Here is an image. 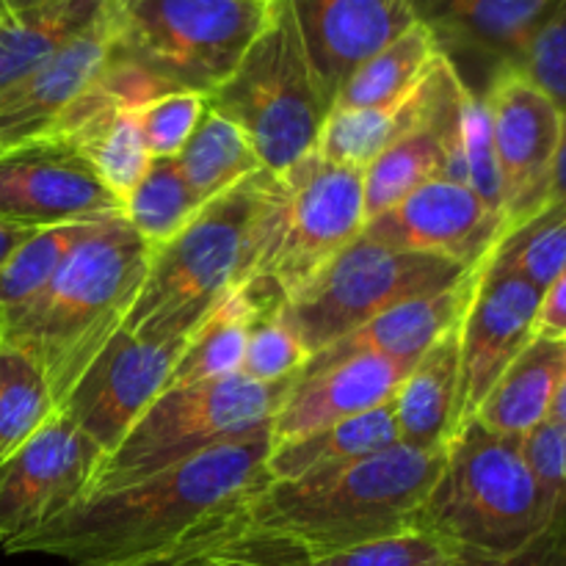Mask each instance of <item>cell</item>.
<instances>
[{"mask_svg": "<svg viewBox=\"0 0 566 566\" xmlns=\"http://www.w3.org/2000/svg\"><path fill=\"white\" fill-rule=\"evenodd\" d=\"M562 520L553 517L514 437L468 420L448 440L418 531L459 558H501L523 551Z\"/></svg>", "mask_w": 566, "mask_h": 566, "instance_id": "cell-5", "label": "cell"}, {"mask_svg": "<svg viewBox=\"0 0 566 566\" xmlns=\"http://www.w3.org/2000/svg\"><path fill=\"white\" fill-rule=\"evenodd\" d=\"M547 420H553V423H562V426H566V365H564L562 381H558L556 398H553L551 418H547Z\"/></svg>", "mask_w": 566, "mask_h": 566, "instance_id": "cell-44", "label": "cell"}, {"mask_svg": "<svg viewBox=\"0 0 566 566\" xmlns=\"http://www.w3.org/2000/svg\"><path fill=\"white\" fill-rule=\"evenodd\" d=\"M33 227H22V224H11V221H0V265L11 258L17 247L28 241L33 235Z\"/></svg>", "mask_w": 566, "mask_h": 566, "instance_id": "cell-42", "label": "cell"}, {"mask_svg": "<svg viewBox=\"0 0 566 566\" xmlns=\"http://www.w3.org/2000/svg\"><path fill=\"white\" fill-rule=\"evenodd\" d=\"M208 97L193 92H169L138 105V130L149 158H177L197 130Z\"/></svg>", "mask_w": 566, "mask_h": 566, "instance_id": "cell-36", "label": "cell"}, {"mask_svg": "<svg viewBox=\"0 0 566 566\" xmlns=\"http://www.w3.org/2000/svg\"><path fill=\"white\" fill-rule=\"evenodd\" d=\"M506 232V219L464 182L434 180L415 188L365 224L363 235L401 252L440 258L479 269Z\"/></svg>", "mask_w": 566, "mask_h": 566, "instance_id": "cell-16", "label": "cell"}, {"mask_svg": "<svg viewBox=\"0 0 566 566\" xmlns=\"http://www.w3.org/2000/svg\"><path fill=\"white\" fill-rule=\"evenodd\" d=\"M551 199L566 205V108H564V127H562V144H558L556 166H553L551 180Z\"/></svg>", "mask_w": 566, "mask_h": 566, "instance_id": "cell-43", "label": "cell"}, {"mask_svg": "<svg viewBox=\"0 0 566 566\" xmlns=\"http://www.w3.org/2000/svg\"><path fill=\"white\" fill-rule=\"evenodd\" d=\"M481 97L490 111L509 230L551 199L564 111L517 66L497 72Z\"/></svg>", "mask_w": 566, "mask_h": 566, "instance_id": "cell-11", "label": "cell"}, {"mask_svg": "<svg viewBox=\"0 0 566 566\" xmlns=\"http://www.w3.org/2000/svg\"><path fill=\"white\" fill-rule=\"evenodd\" d=\"M453 566H566V520L547 528L523 551L501 558H457Z\"/></svg>", "mask_w": 566, "mask_h": 566, "instance_id": "cell-40", "label": "cell"}, {"mask_svg": "<svg viewBox=\"0 0 566 566\" xmlns=\"http://www.w3.org/2000/svg\"><path fill=\"white\" fill-rule=\"evenodd\" d=\"M208 105L247 133L271 175L315 153L332 108L304 48L293 0L271 3L263 31L232 75L208 94Z\"/></svg>", "mask_w": 566, "mask_h": 566, "instance_id": "cell-6", "label": "cell"}, {"mask_svg": "<svg viewBox=\"0 0 566 566\" xmlns=\"http://www.w3.org/2000/svg\"><path fill=\"white\" fill-rule=\"evenodd\" d=\"M307 359V348L280 318V313L263 315L249 332L238 376L260 381V385H276V381L298 379Z\"/></svg>", "mask_w": 566, "mask_h": 566, "instance_id": "cell-35", "label": "cell"}, {"mask_svg": "<svg viewBox=\"0 0 566 566\" xmlns=\"http://www.w3.org/2000/svg\"><path fill=\"white\" fill-rule=\"evenodd\" d=\"M177 166L199 205H208L210 199L221 197L247 177L265 171L247 133L210 105L182 153L177 155Z\"/></svg>", "mask_w": 566, "mask_h": 566, "instance_id": "cell-28", "label": "cell"}, {"mask_svg": "<svg viewBox=\"0 0 566 566\" xmlns=\"http://www.w3.org/2000/svg\"><path fill=\"white\" fill-rule=\"evenodd\" d=\"M66 142L81 149L83 158L92 164L97 180L108 188L111 197L122 208L153 164L142 142L136 108L108 111V114L94 116L92 122L77 127Z\"/></svg>", "mask_w": 566, "mask_h": 566, "instance_id": "cell-30", "label": "cell"}, {"mask_svg": "<svg viewBox=\"0 0 566 566\" xmlns=\"http://www.w3.org/2000/svg\"><path fill=\"white\" fill-rule=\"evenodd\" d=\"M114 44V20L108 3H103L99 14L64 48L20 83L0 92V149L50 136L55 122L103 75Z\"/></svg>", "mask_w": 566, "mask_h": 566, "instance_id": "cell-18", "label": "cell"}, {"mask_svg": "<svg viewBox=\"0 0 566 566\" xmlns=\"http://www.w3.org/2000/svg\"><path fill=\"white\" fill-rule=\"evenodd\" d=\"M186 340H142L122 326L66 392L59 415L72 420L108 457L166 390Z\"/></svg>", "mask_w": 566, "mask_h": 566, "instance_id": "cell-12", "label": "cell"}, {"mask_svg": "<svg viewBox=\"0 0 566 566\" xmlns=\"http://www.w3.org/2000/svg\"><path fill=\"white\" fill-rule=\"evenodd\" d=\"M486 263L545 293L566 271V205L547 199L534 216L509 227Z\"/></svg>", "mask_w": 566, "mask_h": 566, "instance_id": "cell-31", "label": "cell"}, {"mask_svg": "<svg viewBox=\"0 0 566 566\" xmlns=\"http://www.w3.org/2000/svg\"><path fill=\"white\" fill-rule=\"evenodd\" d=\"M398 442L442 451L459 426V326L434 343L392 396Z\"/></svg>", "mask_w": 566, "mask_h": 566, "instance_id": "cell-22", "label": "cell"}, {"mask_svg": "<svg viewBox=\"0 0 566 566\" xmlns=\"http://www.w3.org/2000/svg\"><path fill=\"white\" fill-rule=\"evenodd\" d=\"M446 459L403 442L296 481H265L224 528L298 553H337L418 531L420 509Z\"/></svg>", "mask_w": 566, "mask_h": 566, "instance_id": "cell-2", "label": "cell"}, {"mask_svg": "<svg viewBox=\"0 0 566 566\" xmlns=\"http://www.w3.org/2000/svg\"><path fill=\"white\" fill-rule=\"evenodd\" d=\"M426 77L420 81V86L398 105L363 111L332 108L324 122V130H321L315 153L324 160H332V164L368 169L392 142H398V138L423 116Z\"/></svg>", "mask_w": 566, "mask_h": 566, "instance_id": "cell-29", "label": "cell"}, {"mask_svg": "<svg viewBox=\"0 0 566 566\" xmlns=\"http://www.w3.org/2000/svg\"><path fill=\"white\" fill-rule=\"evenodd\" d=\"M326 103L381 48L418 22L412 0H293Z\"/></svg>", "mask_w": 566, "mask_h": 566, "instance_id": "cell-19", "label": "cell"}, {"mask_svg": "<svg viewBox=\"0 0 566 566\" xmlns=\"http://www.w3.org/2000/svg\"><path fill=\"white\" fill-rule=\"evenodd\" d=\"M566 365V337L536 335L481 401L479 420L495 434L523 440L551 418L553 398Z\"/></svg>", "mask_w": 566, "mask_h": 566, "instance_id": "cell-23", "label": "cell"}, {"mask_svg": "<svg viewBox=\"0 0 566 566\" xmlns=\"http://www.w3.org/2000/svg\"><path fill=\"white\" fill-rule=\"evenodd\" d=\"M122 216L92 164L64 138H33L0 149V221L44 227Z\"/></svg>", "mask_w": 566, "mask_h": 566, "instance_id": "cell-14", "label": "cell"}, {"mask_svg": "<svg viewBox=\"0 0 566 566\" xmlns=\"http://www.w3.org/2000/svg\"><path fill=\"white\" fill-rule=\"evenodd\" d=\"M116 59L169 92L213 94L269 20L254 0H105Z\"/></svg>", "mask_w": 566, "mask_h": 566, "instance_id": "cell-9", "label": "cell"}, {"mask_svg": "<svg viewBox=\"0 0 566 566\" xmlns=\"http://www.w3.org/2000/svg\"><path fill=\"white\" fill-rule=\"evenodd\" d=\"M520 446L553 517L566 520V426L545 420L531 429Z\"/></svg>", "mask_w": 566, "mask_h": 566, "instance_id": "cell-38", "label": "cell"}, {"mask_svg": "<svg viewBox=\"0 0 566 566\" xmlns=\"http://www.w3.org/2000/svg\"><path fill=\"white\" fill-rule=\"evenodd\" d=\"M254 3H265V6H269V3H274V0H254Z\"/></svg>", "mask_w": 566, "mask_h": 566, "instance_id": "cell-45", "label": "cell"}, {"mask_svg": "<svg viewBox=\"0 0 566 566\" xmlns=\"http://www.w3.org/2000/svg\"><path fill=\"white\" fill-rule=\"evenodd\" d=\"M462 149H464V182L503 216V188L497 171L495 142H492L490 111L481 94H470L462 119ZM506 219V216H503Z\"/></svg>", "mask_w": 566, "mask_h": 566, "instance_id": "cell-37", "label": "cell"}, {"mask_svg": "<svg viewBox=\"0 0 566 566\" xmlns=\"http://www.w3.org/2000/svg\"><path fill=\"white\" fill-rule=\"evenodd\" d=\"M55 415L53 392L25 348L0 340V464Z\"/></svg>", "mask_w": 566, "mask_h": 566, "instance_id": "cell-32", "label": "cell"}, {"mask_svg": "<svg viewBox=\"0 0 566 566\" xmlns=\"http://www.w3.org/2000/svg\"><path fill=\"white\" fill-rule=\"evenodd\" d=\"M539 307V287L481 263L479 285L459 324V426L475 418L486 392L534 340Z\"/></svg>", "mask_w": 566, "mask_h": 566, "instance_id": "cell-15", "label": "cell"}, {"mask_svg": "<svg viewBox=\"0 0 566 566\" xmlns=\"http://www.w3.org/2000/svg\"><path fill=\"white\" fill-rule=\"evenodd\" d=\"M202 205L188 191L177 158H153L147 175L127 197L122 216L149 249L164 247L197 216Z\"/></svg>", "mask_w": 566, "mask_h": 566, "instance_id": "cell-33", "label": "cell"}, {"mask_svg": "<svg viewBox=\"0 0 566 566\" xmlns=\"http://www.w3.org/2000/svg\"><path fill=\"white\" fill-rule=\"evenodd\" d=\"M296 379L260 385L230 379L169 387L133 423L114 453L99 462L88 495L142 484L230 442L271 431V418ZM86 495V497H88Z\"/></svg>", "mask_w": 566, "mask_h": 566, "instance_id": "cell-8", "label": "cell"}, {"mask_svg": "<svg viewBox=\"0 0 566 566\" xmlns=\"http://www.w3.org/2000/svg\"><path fill=\"white\" fill-rule=\"evenodd\" d=\"M412 365L387 357H354L293 381L271 418V442H287L343 423L392 401Z\"/></svg>", "mask_w": 566, "mask_h": 566, "instance_id": "cell-20", "label": "cell"}, {"mask_svg": "<svg viewBox=\"0 0 566 566\" xmlns=\"http://www.w3.org/2000/svg\"><path fill=\"white\" fill-rule=\"evenodd\" d=\"M149 252L125 216H114L66 254L31 302L0 315V340L36 359L55 412L83 370L125 326L147 276Z\"/></svg>", "mask_w": 566, "mask_h": 566, "instance_id": "cell-3", "label": "cell"}, {"mask_svg": "<svg viewBox=\"0 0 566 566\" xmlns=\"http://www.w3.org/2000/svg\"><path fill=\"white\" fill-rule=\"evenodd\" d=\"M396 442L398 423L390 401L352 420L313 431V434L274 442L269 459H265V473L271 481H296L304 475L321 473V470L359 462V459L385 451Z\"/></svg>", "mask_w": 566, "mask_h": 566, "instance_id": "cell-24", "label": "cell"}, {"mask_svg": "<svg viewBox=\"0 0 566 566\" xmlns=\"http://www.w3.org/2000/svg\"><path fill=\"white\" fill-rule=\"evenodd\" d=\"M523 72L558 105L566 108V0H558L525 53Z\"/></svg>", "mask_w": 566, "mask_h": 566, "instance_id": "cell-39", "label": "cell"}, {"mask_svg": "<svg viewBox=\"0 0 566 566\" xmlns=\"http://www.w3.org/2000/svg\"><path fill=\"white\" fill-rule=\"evenodd\" d=\"M536 335L566 337V271L545 293H542Z\"/></svg>", "mask_w": 566, "mask_h": 566, "instance_id": "cell-41", "label": "cell"}, {"mask_svg": "<svg viewBox=\"0 0 566 566\" xmlns=\"http://www.w3.org/2000/svg\"><path fill=\"white\" fill-rule=\"evenodd\" d=\"M365 224V169L307 155L276 175L274 202L243 285L265 313H280L287 298L363 235Z\"/></svg>", "mask_w": 566, "mask_h": 566, "instance_id": "cell-7", "label": "cell"}, {"mask_svg": "<svg viewBox=\"0 0 566 566\" xmlns=\"http://www.w3.org/2000/svg\"><path fill=\"white\" fill-rule=\"evenodd\" d=\"M274 193L276 175L258 171L202 205L171 241L155 247L125 329L142 340L191 335L247 282Z\"/></svg>", "mask_w": 566, "mask_h": 566, "instance_id": "cell-4", "label": "cell"}, {"mask_svg": "<svg viewBox=\"0 0 566 566\" xmlns=\"http://www.w3.org/2000/svg\"><path fill=\"white\" fill-rule=\"evenodd\" d=\"M479 271L481 265L446 291L409 298V302L385 310L359 329L348 332L346 337L313 354L298 376L318 374L329 365L346 363L354 357H368V354L415 365L440 337H446L448 332L462 324L464 310H468L475 285H479Z\"/></svg>", "mask_w": 566, "mask_h": 566, "instance_id": "cell-21", "label": "cell"}, {"mask_svg": "<svg viewBox=\"0 0 566 566\" xmlns=\"http://www.w3.org/2000/svg\"><path fill=\"white\" fill-rule=\"evenodd\" d=\"M558 0H412L418 22L464 83L481 75V94L503 70H523L536 31Z\"/></svg>", "mask_w": 566, "mask_h": 566, "instance_id": "cell-17", "label": "cell"}, {"mask_svg": "<svg viewBox=\"0 0 566 566\" xmlns=\"http://www.w3.org/2000/svg\"><path fill=\"white\" fill-rule=\"evenodd\" d=\"M265 313L263 304L258 302L247 285H238L197 329L188 335L186 348H182L180 359L171 368L169 387H186L199 385V381H216L238 376L241 370L243 352H247V340L252 326L258 324Z\"/></svg>", "mask_w": 566, "mask_h": 566, "instance_id": "cell-26", "label": "cell"}, {"mask_svg": "<svg viewBox=\"0 0 566 566\" xmlns=\"http://www.w3.org/2000/svg\"><path fill=\"white\" fill-rule=\"evenodd\" d=\"M440 59L434 36L423 22L392 39L387 48L370 55L352 77L340 86L332 108L363 111V108H387L398 105L420 86L434 61Z\"/></svg>", "mask_w": 566, "mask_h": 566, "instance_id": "cell-27", "label": "cell"}, {"mask_svg": "<svg viewBox=\"0 0 566 566\" xmlns=\"http://www.w3.org/2000/svg\"><path fill=\"white\" fill-rule=\"evenodd\" d=\"M470 271L440 254L401 252L359 235L282 304L280 318L313 357L385 310L446 291Z\"/></svg>", "mask_w": 566, "mask_h": 566, "instance_id": "cell-10", "label": "cell"}, {"mask_svg": "<svg viewBox=\"0 0 566 566\" xmlns=\"http://www.w3.org/2000/svg\"><path fill=\"white\" fill-rule=\"evenodd\" d=\"M103 459L97 442L55 412L0 464V547L83 501Z\"/></svg>", "mask_w": 566, "mask_h": 566, "instance_id": "cell-13", "label": "cell"}, {"mask_svg": "<svg viewBox=\"0 0 566 566\" xmlns=\"http://www.w3.org/2000/svg\"><path fill=\"white\" fill-rule=\"evenodd\" d=\"M271 431L213 448L142 484L97 492L3 547L66 566H149L224 523L269 479Z\"/></svg>", "mask_w": 566, "mask_h": 566, "instance_id": "cell-1", "label": "cell"}, {"mask_svg": "<svg viewBox=\"0 0 566 566\" xmlns=\"http://www.w3.org/2000/svg\"><path fill=\"white\" fill-rule=\"evenodd\" d=\"M103 221L108 219L70 221V224L44 227V230L33 232L22 247H17L11 252V258L0 265V315L31 302L53 280V274L61 269L66 254L83 238L92 235Z\"/></svg>", "mask_w": 566, "mask_h": 566, "instance_id": "cell-34", "label": "cell"}, {"mask_svg": "<svg viewBox=\"0 0 566 566\" xmlns=\"http://www.w3.org/2000/svg\"><path fill=\"white\" fill-rule=\"evenodd\" d=\"M105 0H39L0 11V92L20 83L99 14Z\"/></svg>", "mask_w": 566, "mask_h": 566, "instance_id": "cell-25", "label": "cell"}]
</instances>
